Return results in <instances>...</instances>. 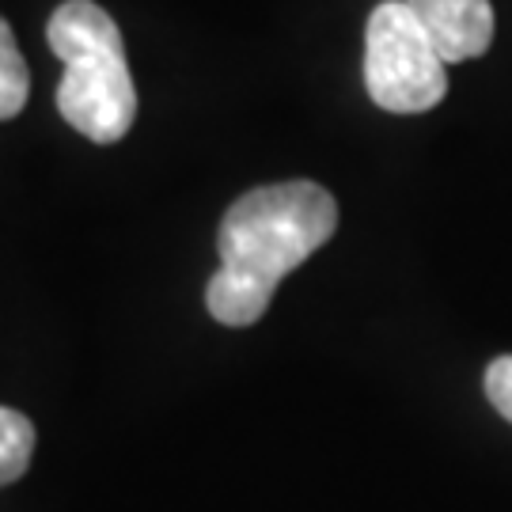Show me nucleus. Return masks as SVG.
I'll use <instances>...</instances> for the list:
<instances>
[{
    "instance_id": "39448f33",
    "label": "nucleus",
    "mask_w": 512,
    "mask_h": 512,
    "mask_svg": "<svg viewBox=\"0 0 512 512\" xmlns=\"http://www.w3.org/2000/svg\"><path fill=\"white\" fill-rule=\"evenodd\" d=\"M35 456V425L27 414L12 406H0V486H12L16 478L27 475Z\"/></svg>"
},
{
    "instance_id": "0eeeda50",
    "label": "nucleus",
    "mask_w": 512,
    "mask_h": 512,
    "mask_svg": "<svg viewBox=\"0 0 512 512\" xmlns=\"http://www.w3.org/2000/svg\"><path fill=\"white\" fill-rule=\"evenodd\" d=\"M486 399L505 421H512V357H497L486 368Z\"/></svg>"
},
{
    "instance_id": "f257e3e1",
    "label": "nucleus",
    "mask_w": 512,
    "mask_h": 512,
    "mask_svg": "<svg viewBox=\"0 0 512 512\" xmlns=\"http://www.w3.org/2000/svg\"><path fill=\"white\" fill-rule=\"evenodd\" d=\"M338 228V202L308 179L247 190L220 220V270L205 285V308L224 327L258 323L277 285L304 266Z\"/></svg>"
},
{
    "instance_id": "20e7f679",
    "label": "nucleus",
    "mask_w": 512,
    "mask_h": 512,
    "mask_svg": "<svg viewBox=\"0 0 512 512\" xmlns=\"http://www.w3.org/2000/svg\"><path fill=\"white\" fill-rule=\"evenodd\" d=\"M448 65L482 57L494 42L490 0H406Z\"/></svg>"
},
{
    "instance_id": "f03ea898",
    "label": "nucleus",
    "mask_w": 512,
    "mask_h": 512,
    "mask_svg": "<svg viewBox=\"0 0 512 512\" xmlns=\"http://www.w3.org/2000/svg\"><path fill=\"white\" fill-rule=\"evenodd\" d=\"M46 42L65 65L57 84L61 118L95 145H118L137 118V88L118 23L95 0H65L46 23Z\"/></svg>"
},
{
    "instance_id": "7ed1b4c3",
    "label": "nucleus",
    "mask_w": 512,
    "mask_h": 512,
    "mask_svg": "<svg viewBox=\"0 0 512 512\" xmlns=\"http://www.w3.org/2000/svg\"><path fill=\"white\" fill-rule=\"evenodd\" d=\"M365 88L391 114H425L448 95V61L406 0H384L368 16Z\"/></svg>"
},
{
    "instance_id": "423d86ee",
    "label": "nucleus",
    "mask_w": 512,
    "mask_h": 512,
    "mask_svg": "<svg viewBox=\"0 0 512 512\" xmlns=\"http://www.w3.org/2000/svg\"><path fill=\"white\" fill-rule=\"evenodd\" d=\"M31 95V76H27V61L19 54V42L8 27V19L0 16V122L16 118L27 107Z\"/></svg>"
}]
</instances>
